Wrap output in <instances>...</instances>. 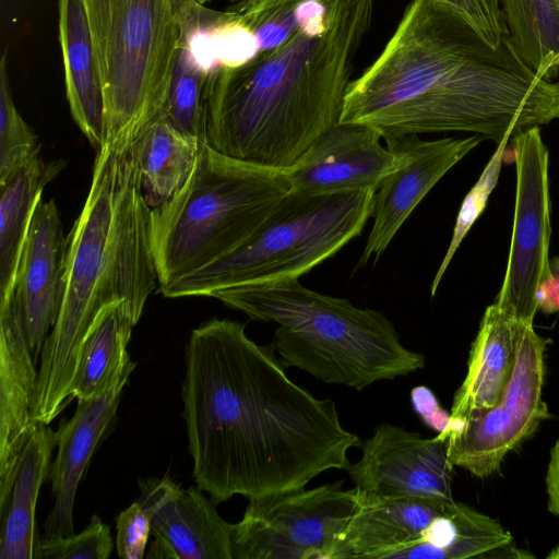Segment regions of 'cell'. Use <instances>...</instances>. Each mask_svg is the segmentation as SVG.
<instances>
[{
    "label": "cell",
    "mask_w": 559,
    "mask_h": 559,
    "mask_svg": "<svg viewBox=\"0 0 559 559\" xmlns=\"http://www.w3.org/2000/svg\"><path fill=\"white\" fill-rule=\"evenodd\" d=\"M140 485L139 500L152 515L155 539L147 558L233 559V524L221 518L202 489H183L168 477Z\"/></svg>",
    "instance_id": "16"
},
{
    "label": "cell",
    "mask_w": 559,
    "mask_h": 559,
    "mask_svg": "<svg viewBox=\"0 0 559 559\" xmlns=\"http://www.w3.org/2000/svg\"><path fill=\"white\" fill-rule=\"evenodd\" d=\"M546 343L533 324L523 322L513 369L497 404L464 419L450 418L447 429L438 433L453 467L480 478L492 475L507 454L549 418L543 401Z\"/></svg>",
    "instance_id": "11"
},
{
    "label": "cell",
    "mask_w": 559,
    "mask_h": 559,
    "mask_svg": "<svg viewBox=\"0 0 559 559\" xmlns=\"http://www.w3.org/2000/svg\"><path fill=\"white\" fill-rule=\"evenodd\" d=\"M411 401L414 411L428 427L436 430L438 433L447 429L451 414L447 413L440 406L430 389L424 385L413 388L411 391Z\"/></svg>",
    "instance_id": "34"
},
{
    "label": "cell",
    "mask_w": 559,
    "mask_h": 559,
    "mask_svg": "<svg viewBox=\"0 0 559 559\" xmlns=\"http://www.w3.org/2000/svg\"><path fill=\"white\" fill-rule=\"evenodd\" d=\"M545 480L548 496V510L559 518V438L550 449Z\"/></svg>",
    "instance_id": "36"
},
{
    "label": "cell",
    "mask_w": 559,
    "mask_h": 559,
    "mask_svg": "<svg viewBox=\"0 0 559 559\" xmlns=\"http://www.w3.org/2000/svg\"><path fill=\"white\" fill-rule=\"evenodd\" d=\"M39 151L36 134L13 103L5 48L0 62V186Z\"/></svg>",
    "instance_id": "29"
},
{
    "label": "cell",
    "mask_w": 559,
    "mask_h": 559,
    "mask_svg": "<svg viewBox=\"0 0 559 559\" xmlns=\"http://www.w3.org/2000/svg\"><path fill=\"white\" fill-rule=\"evenodd\" d=\"M550 275L539 285L537 308L546 314L559 312V257L549 261Z\"/></svg>",
    "instance_id": "35"
},
{
    "label": "cell",
    "mask_w": 559,
    "mask_h": 559,
    "mask_svg": "<svg viewBox=\"0 0 559 559\" xmlns=\"http://www.w3.org/2000/svg\"><path fill=\"white\" fill-rule=\"evenodd\" d=\"M509 39L540 78L551 80L559 55V0H502Z\"/></svg>",
    "instance_id": "26"
},
{
    "label": "cell",
    "mask_w": 559,
    "mask_h": 559,
    "mask_svg": "<svg viewBox=\"0 0 559 559\" xmlns=\"http://www.w3.org/2000/svg\"><path fill=\"white\" fill-rule=\"evenodd\" d=\"M374 193L292 188L241 246L159 292L167 298L211 297L223 288L300 278L361 234L372 217Z\"/></svg>",
    "instance_id": "7"
},
{
    "label": "cell",
    "mask_w": 559,
    "mask_h": 559,
    "mask_svg": "<svg viewBox=\"0 0 559 559\" xmlns=\"http://www.w3.org/2000/svg\"><path fill=\"white\" fill-rule=\"evenodd\" d=\"M211 71L180 40L164 117L178 130L205 139V88Z\"/></svg>",
    "instance_id": "28"
},
{
    "label": "cell",
    "mask_w": 559,
    "mask_h": 559,
    "mask_svg": "<svg viewBox=\"0 0 559 559\" xmlns=\"http://www.w3.org/2000/svg\"><path fill=\"white\" fill-rule=\"evenodd\" d=\"M211 297L251 320L276 323L272 346L284 367L324 383L362 390L425 365L382 312L309 289L299 278L223 288Z\"/></svg>",
    "instance_id": "5"
},
{
    "label": "cell",
    "mask_w": 559,
    "mask_h": 559,
    "mask_svg": "<svg viewBox=\"0 0 559 559\" xmlns=\"http://www.w3.org/2000/svg\"><path fill=\"white\" fill-rule=\"evenodd\" d=\"M332 0H233L234 11L254 36L259 51L275 48L322 17Z\"/></svg>",
    "instance_id": "27"
},
{
    "label": "cell",
    "mask_w": 559,
    "mask_h": 559,
    "mask_svg": "<svg viewBox=\"0 0 559 559\" xmlns=\"http://www.w3.org/2000/svg\"><path fill=\"white\" fill-rule=\"evenodd\" d=\"M58 38L71 116L98 151L105 142L104 97L83 0H58Z\"/></svg>",
    "instance_id": "20"
},
{
    "label": "cell",
    "mask_w": 559,
    "mask_h": 559,
    "mask_svg": "<svg viewBox=\"0 0 559 559\" xmlns=\"http://www.w3.org/2000/svg\"><path fill=\"white\" fill-rule=\"evenodd\" d=\"M273 352L227 319L190 334L183 417L194 480L215 504L302 488L325 471L346 469L348 450L360 444L334 402L290 380Z\"/></svg>",
    "instance_id": "1"
},
{
    "label": "cell",
    "mask_w": 559,
    "mask_h": 559,
    "mask_svg": "<svg viewBox=\"0 0 559 559\" xmlns=\"http://www.w3.org/2000/svg\"><path fill=\"white\" fill-rule=\"evenodd\" d=\"M134 368L135 362L131 360L102 394L78 400L73 416L59 425L57 454L49 473L53 503L45 522V538L74 534L73 509L79 484L116 418L123 389Z\"/></svg>",
    "instance_id": "18"
},
{
    "label": "cell",
    "mask_w": 559,
    "mask_h": 559,
    "mask_svg": "<svg viewBox=\"0 0 559 559\" xmlns=\"http://www.w3.org/2000/svg\"><path fill=\"white\" fill-rule=\"evenodd\" d=\"M140 130L109 138L97 151L87 198L67 237L63 300L37 371L32 413L38 424L49 425L73 400L81 347L100 309L121 301L136 324L159 287L152 209L134 150Z\"/></svg>",
    "instance_id": "4"
},
{
    "label": "cell",
    "mask_w": 559,
    "mask_h": 559,
    "mask_svg": "<svg viewBox=\"0 0 559 559\" xmlns=\"http://www.w3.org/2000/svg\"><path fill=\"white\" fill-rule=\"evenodd\" d=\"M559 119V82L537 75L509 37L488 45L450 7L413 0L346 92L340 122L383 136L471 132L497 143Z\"/></svg>",
    "instance_id": "2"
},
{
    "label": "cell",
    "mask_w": 559,
    "mask_h": 559,
    "mask_svg": "<svg viewBox=\"0 0 559 559\" xmlns=\"http://www.w3.org/2000/svg\"><path fill=\"white\" fill-rule=\"evenodd\" d=\"M522 323L496 304L486 308L471 347L466 377L453 399L452 419L491 408L500 400L513 369Z\"/></svg>",
    "instance_id": "21"
},
{
    "label": "cell",
    "mask_w": 559,
    "mask_h": 559,
    "mask_svg": "<svg viewBox=\"0 0 559 559\" xmlns=\"http://www.w3.org/2000/svg\"><path fill=\"white\" fill-rule=\"evenodd\" d=\"M361 491L331 559H467L486 546L476 510L454 499L381 498Z\"/></svg>",
    "instance_id": "9"
},
{
    "label": "cell",
    "mask_w": 559,
    "mask_h": 559,
    "mask_svg": "<svg viewBox=\"0 0 559 559\" xmlns=\"http://www.w3.org/2000/svg\"><path fill=\"white\" fill-rule=\"evenodd\" d=\"M381 139L372 126L338 121L286 169L292 188L310 194L377 191L396 166L395 155Z\"/></svg>",
    "instance_id": "15"
},
{
    "label": "cell",
    "mask_w": 559,
    "mask_h": 559,
    "mask_svg": "<svg viewBox=\"0 0 559 559\" xmlns=\"http://www.w3.org/2000/svg\"><path fill=\"white\" fill-rule=\"evenodd\" d=\"M104 97L105 141L164 115L181 39L174 0H83Z\"/></svg>",
    "instance_id": "8"
},
{
    "label": "cell",
    "mask_w": 559,
    "mask_h": 559,
    "mask_svg": "<svg viewBox=\"0 0 559 559\" xmlns=\"http://www.w3.org/2000/svg\"><path fill=\"white\" fill-rule=\"evenodd\" d=\"M14 294L0 304V506L17 461L40 424L32 413L37 371Z\"/></svg>",
    "instance_id": "19"
},
{
    "label": "cell",
    "mask_w": 559,
    "mask_h": 559,
    "mask_svg": "<svg viewBox=\"0 0 559 559\" xmlns=\"http://www.w3.org/2000/svg\"><path fill=\"white\" fill-rule=\"evenodd\" d=\"M374 0H332L324 16L247 62L214 68L205 88V139L228 157L293 167L340 121Z\"/></svg>",
    "instance_id": "3"
},
{
    "label": "cell",
    "mask_w": 559,
    "mask_h": 559,
    "mask_svg": "<svg viewBox=\"0 0 559 559\" xmlns=\"http://www.w3.org/2000/svg\"><path fill=\"white\" fill-rule=\"evenodd\" d=\"M509 139L510 136H504L500 141L497 150L483 170L478 181L469 190L462 202L450 245L431 283L430 293L432 297L436 295L439 284L462 240L473 224L476 222V219L479 217V215L483 213L487 200L498 182L502 165V157Z\"/></svg>",
    "instance_id": "30"
},
{
    "label": "cell",
    "mask_w": 559,
    "mask_h": 559,
    "mask_svg": "<svg viewBox=\"0 0 559 559\" xmlns=\"http://www.w3.org/2000/svg\"><path fill=\"white\" fill-rule=\"evenodd\" d=\"M56 445V431L40 424L22 451L10 492L0 506L1 559H40L36 503Z\"/></svg>",
    "instance_id": "22"
},
{
    "label": "cell",
    "mask_w": 559,
    "mask_h": 559,
    "mask_svg": "<svg viewBox=\"0 0 559 559\" xmlns=\"http://www.w3.org/2000/svg\"><path fill=\"white\" fill-rule=\"evenodd\" d=\"M516 193L509 259L496 305L533 324L539 285L550 275L549 152L533 127L512 136Z\"/></svg>",
    "instance_id": "12"
},
{
    "label": "cell",
    "mask_w": 559,
    "mask_h": 559,
    "mask_svg": "<svg viewBox=\"0 0 559 559\" xmlns=\"http://www.w3.org/2000/svg\"><path fill=\"white\" fill-rule=\"evenodd\" d=\"M114 549L110 528L96 514L79 534L44 538L39 544L40 559H107Z\"/></svg>",
    "instance_id": "31"
},
{
    "label": "cell",
    "mask_w": 559,
    "mask_h": 559,
    "mask_svg": "<svg viewBox=\"0 0 559 559\" xmlns=\"http://www.w3.org/2000/svg\"><path fill=\"white\" fill-rule=\"evenodd\" d=\"M62 164L46 163L38 153L0 186V304L14 294L34 212L44 188L58 176Z\"/></svg>",
    "instance_id": "23"
},
{
    "label": "cell",
    "mask_w": 559,
    "mask_h": 559,
    "mask_svg": "<svg viewBox=\"0 0 559 559\" xmlns=\"http://www.w3.org/2000/svg\"><path fill=\"white\" fill-rule=\"evenodd\" d=\"M396 157L394 170L374 193L373 225L358 266L376 263L415 207L484 138L477 134L425 141L417 134L382 138Z\"/></svg>",
    "instance_id": "13"
},
{
    "label": "cell",
    "mask_w": 559,
    "mask_h": 559,
    "mask_svg": "<svg viewBox=\"0 0 559 559\" xmlns=\"http://www.w3.org/2000/svg\"><path fill=\"white\" fill-rule=\"evenodd\" d=\"M343 484L250 498L242 519L233 524V559H331L362 498L359 488Z\"/></svg>",
    "instance_id": "10"
},
{
    "label": "cell",
    "mask_w": 559,
    "mask_h": 559,
    "mask_svg": "<svg viewBox=\"0 0 559 559\" xmlns=\"http://www.w3.org/2000/svg\"><path fill=\"white\" fill-rule=\"evenodd\" d=\"M202 142L178 130L164 115L140 130L134 150L151 209L171 199L185 186L194 169Z\"/></svg>",
    "instance_id": "24"
},
{
    "label": "cell",
    "mask_w": 559,
    "mask_h": 559,
    "mask_svg": "<svg viewBox=\"0 0 559 559\" xmlns=\"http://www.w3.org/2000/svg\"><path fill=\"white\" fill-rule=\"evenodd\" d=\"M554 68L555 69H558L559 68V55L558 57L556 58L555 62H554Z\"/></svg>",
    "instance_id": "37"
},
{
    "label": "cell",
    "mask_w": 559,
    "mask_h": 559,
    "mask_svg": "<svg viewBox=\"0 0 559 559\" xmlns=\"http://www.w3.org/2000/svg\"><path fill=\"white\" fill-rule=\"evenodd\" d=\"M134 325L121 301L100 309L81 347L72 386L73 399L87 400L99 395L118 378L131 361L127 345Z\"/></svg>",
    "instance_id": "25"
},
{
    "label": "cell",
    "mask_w": 559,
    "mask_h": 559,
    "mask_svg": "<svg viewBox=\"0 0 559 559\" xmlns=\"http://www.w3.org/2000/svg\"><path fill=\"white\" fill-rule=\"evenodd\" d=\"M290 189L286 169L245 163L202 142L185 186L151 210L159 288L241 246Z\"/></svg>",
    "instance_id": "6"
},
{
    "label": "cell",
    "mask_w": 559,
    "mask_h": 559,
    "mask_svg": "<svg viewBox=\"0 0 559 559\" xmlns=\"http://www.w3.org/2000/svg\"><path fill=\"white\" fill-rule=\"evenodd\" d=\"M361 457L346 467L355 487L381 498L452 500L445 443L391 424L362 442Z\"/></svg>",
    "instance_id": "14"
},
{
    "label": "cell",
    "mask_w": 559,
    "mask_h": 559,
    "mask_svg": "<svg viewBox=\"0 0 559 559\" xmlns=\"http://www.w3.org/2000/svg\"><path fill=\"white\" fill-rule=\"evenodd\" d=\"M152 515L138 499L116 518V549L120 558L141 559L151 533Z\"/></svg>",
    "instance_id": "33"
},
{
    "label": "cell",
    "mask_w": 559,
    "mask_h": 559,
    "mask_svg": "<svg viewBox=\"0 0 559 559\" xmlns=\"http://www.w3.org/2000/svg\"><path fill=\"white\" fill-rule=\"evenodd\" d=\"M459 13L491 47L509 37L502 0H432Z\"/></svg>",
    "instance_id": "32"
},
{
    "label": "cell",
    "mask_w": 559,
    "mask_h": 559,
    "mask_svg": "<svg viewBox=\"0 0 559 559\" xmlns=\"http://www.w3.org/2000/svg\"><path fill=\"white\" fill-rule=\"evenodd\" d=\"M67 237L53 199L38 202L21 255L14 297L20 307L35 362L50 328L57 322L64 294Z\"/></svg>",
    "instance_id": "17"
},
{
    "label": "cell",
    "mask_w": 559,
    "mask_h": 559,
    "mask_svg": "<svg viewBox=\"0 0 559 559\" xmlns=\"http://www.w3.org/2000/svg\"><path fill=\"white\" fill-rule=\"evenodd\" d=\"M195 1H197V2H199V3H201V4H204V3L210 2V1H212V0H195Z\"/></svg>",
    "instance_id": "38"
}]
</instances>
